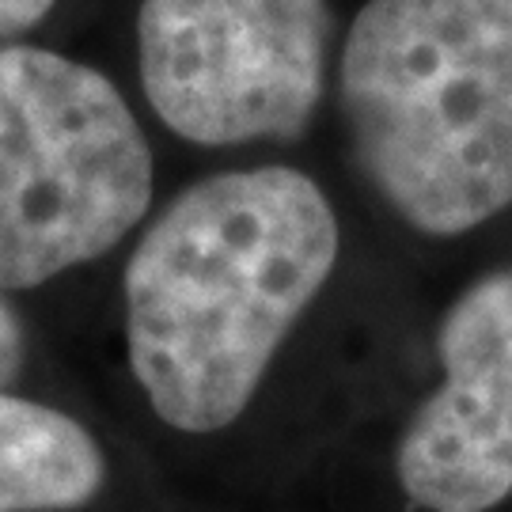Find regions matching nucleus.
Segmentation results:
<instances>
[{
	"label": "nucleus",
	"mask_w": 512,
	"mask_h": 512,
	"mask_svg": "<svg viewBox=\"0 0 512 512\" xmlns=\"http://www.w3.org/2000/svg\"><path fill=\"white\" fill-rule=\"evenodd\" d=\"M152 186V148L114 80L42 46H0V293L107 255Z\"/></svg>",
	"instance_id": "obj_3"
},
{
	"label": "nucleus",
	"mask_w": 512,
	"mask_h": 512,
	"mask_svg": "<svg viewBox=\"0 0 512 512\" xmlns=\"http://www.w3.org/2000/svg\"><path fill=\"white\" fill-rule=\"evenodd\" d=\"M327 0H141L148 107L190 145L296 141L327 84Z\"/></svg>",
	"instance_id": "obj_4"
},
{
	"label": "nucleus",
	"mask_w": 512,
	"mask_h": 512,
	"mask_svg": "<svg viewBox=\"0 0 512 512\" xmlns=\"http://www.w3.org/2000/svg\"><path fill=\"white\" fill-rule=\"evenodd\" d=\"M107 482V456L76 418L0 391V512H76Z\"/></svg>",
	"instance_id": "obj_6"
},
{
	"label": "nucleus",
	"mask_w": 512,
	"mask_h": 512,
	"mask_svg": "<svg viewBox=\"0 0 512 512\" xmlns=\"http://www.w3.org/2000/svg\"><path fill=\"white\" fill-rule=\"evenodd\" d=\"M23 368V323L0 293V387H8Z\"/></svg>",
	"instance_id": "obj_7"
},
{
	"label": "nucleus",
	"mask_w": 512,
	"mask_h": 512,
	"mask_svg": "<svg viewBox=\"0 0 512 512\" xmlns=\"http://www.w3.org/2000/svg\"><path fill=\"white\" fill-rule=\"evenodd\" d=\"M338 251L334 205L296 167L186 186L126 266L129 368L156 418L179 433L228 429L323 293Z\"/></svg>",
	"instance_id": "obj_1"
},
{
	"label": "nucleus",
	"mask_w": 512,
	"mask_h": 512,
	"mask_svg": "<svg viewBox=\"0 0 512 512\" xmlns=\"http://www.w3.org/2000/svg\"><path fill=\"white\" fill-rule=\"evenodd\" d=\"M54 4L57 0H0V38L31 31L54 12Z\"/></svg>",
	"instance_id": "obj_8"
},
{
	"label": "nucleus",
	"mask_w": 512,
	"mask_h": 512,
	"mask_svg": "<svg viewBox=\"0 0 512 512\" xmlns=\"http://www.w3.org/2000/svg\"><path fill=\"white\" fill-rule=\"evenodd\" d=\"M338 80L353 156L414 232L512 205V0H368Z\"/></svg>",
	"instance_id": "obj_2"
},
{
	"label": "nucleus",
	"mask_w": 512,
	"mask_h": 512,
	"mask_svg": "<svg viewBox=\"0 0 512 512\" xmlns=\"http://www.w3.org/2000/svg\"><path fill=\"white\" fill-rule=\"evenodd\" d=\"M437 357L444 380L406 421L395 475L425 512H490L512 497V266L452 300Z\"/></svg>",
	"instance_id": "obj_5"
}]
</instances>
